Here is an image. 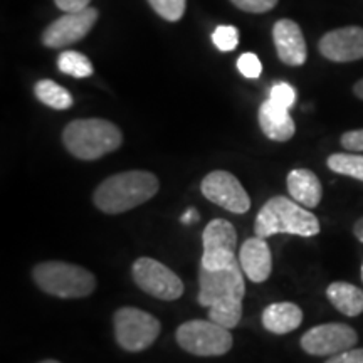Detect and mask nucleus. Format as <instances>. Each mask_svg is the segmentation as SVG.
I'll return each mask as SVG.
<instances>
[{
    "label": "nucleus",
    "instance_id": "nucleus-16",
    "mask_svg": "<svg viewBox=\"0 0 363 363\" xmlns=\"http://www.w3.org/2000/svg\"><path fill=\"white\" fill-rule=\"evenodd\" d=\"M259 126L267 138L272 142H288L294 136V125L288 108L281 106L272 99H266L259 108Z\"/></svg>",
    "mask_w": 363,
    "mask_h": 363
},
{
    "label": "nucleus",
    "instance_id": "nucleus-32",
    "mask_svg": "<svg viewBox=\"0 0 363 363\" xmlns=\"http://www.w3.org/2000/svg\"><path fill=\"white\" fill-rule=\"evenodd\" d=\"M353 234H355V238L360 240V242H363V217H360L355 222V225H353Z\"/></svg>",
    "mask_w": 363,
    "mask_h": 363
},
{
    "label": "nucleus",
    "instance_id": "nucleus-22",
    "mask_svg": "<svg viewBox=\"0 0 363 363\" xmlns=\"http://www.w3.org/2000/svg\"><path fill=\"white\" fill-rule=\"evenodd\" d=\"M328 169L335 174L352 177L363 182V155L357 153H333L328 157Z\"/></svg>",
    "mask_w": 363,
    "mask_h": 363
},
{
    "label": "nucleus",
    "instance_id": "nucleus-7",
    "mask_svg": "<svg viewBox=\"0 0 363 363\" xmlns=\"http://www.w3.org/2000/svg\"><path fill=\"white\" fill-rule=\"evenodd\" d=\"M116 342L126 352H143L155 343L162 325L155 316L138 308H120L113 318Z\"/></svg>",
    "mask_w": 363,
    "mask_h": 363
},
{
    "label": "nucleus",
    "instance_id": "nucleus-12",
    "mask_svg": "<svg viewBox=\"0 0 363 363\" xmlns=\"http://www.w3.org/2000/svg\"><path fill=\"white\" fill-rule=\"evenodd\" d=\"M201 190L207 201L217 203L233 214H246L251 207V199L242 184L225 170L211 172L202 180Z\"/></svg>",
    "mask_w": 363,
    "mask_h": 363
},
{
    "label": "nucleus",
    "instance_id": "nucleus-31",
    "mask_svg": "<svg viewBox=\"0 0 363 363\" xmlns=\"http://www.w3.org/2000/svg\"><path fill=\"white\" fill-rule=\"evenodd\" d=\"M182 224H185V225H189V224H192V222H197L199 220V212L195 211V208H189L187 212H185L184 216H182Z\"/></svg>",
    "mask_w": 363,
    "mask_h": 363
},
{
    "label": "nucleus",
    "instance_id": "nucleus-29",
    "mask_svg": "<svg viewBox=\"0 0 363 363\" xmlns=\"http://www.w3.org/2000/svg\"><path fill=\"white\" fill-rule=\"evenodd\" d=\"M325 363H363V348H350L330 357Z\"/></svg>",
    "mask_w": 363,
    "mask_h": 363
},
{
    "label": "nucleus",
    "instance_id": "nucleus-8",
    "mask_svg": "<svg viewBox=\"0 0 363 363\" xmlns=\"http://www.w3.org/2000/svg\"><path fill=\"white\" fill-rule=\"evenodd\" d=\"M136 286L163 301H175L184 294V283L174 271L152 257H138L131 267Z\"/></svg>",
    "mask_w": 363,
    "mask_h": 363
},
{
    "label": "nucleus",
    "instance_id": "nucleus-28",
    "mask_svg": "<svg viewBox=\"0 0 363 363\" xmlns=\"http://www.w3.org/2000/svg\"><path fill=\"white\" fill-rule=\"evenodd\" d=\"M340 143H342V147L345 150H348V152H363V128L343 133Z\"/></svg>",
    "mask_w": 363,
    "mask_h": 363
},
{
    "label": "nucleus",
    "instance_id": "nucleus-34",
    "mask_svg": "<svg viewBox=\"0 0 363 363\" xmlns=\"http://www.w3.org/2000/svg\"><path fill=\"white\" fill-rule=\"evenodd\" d=\"M39 363H59L56 360H44V362H39Z\"/></svg>",
    "mask_w": 363,
    "mask_h": 363
},
{
    "label": "nucleus",
    "instance_id": "nucleus-6",
    "mask_svg": "<svg viewBox=\"0 0 363 363\" xmlns=\"http://www.w3.org/2000/svg\"><path fill=\"white\" fill-rule=\"evenodd\" d=\"M177 343L192 355L220 357L233 348V335L212 320H192L179 326Z\"/></svg>",
    "mask_w": 363,
    "mask_h": 363
},
{
    "label": "nucleus",
    "instance_id": "nucleus-30",
    "mask_svg": "<svg viewBox=\"0 0 363 363\" xmlns=\"http://www.w3.org/2000/svg\"><path fill=\"white\" fill-rule=\"evenodd\" d=\"M62 12H79L89 7L91 0H54Z\"/></svg>",
    "mask_w": 363,
    "mask_h": 363
},
{
    "label": "nucleus",
    "instance_id": "nucleus-18",
    "mask_svg": "<svg viewBox=\"0 0 363 363\" xmlns=\"http://www.w3.org/2000/svg\"><path fill=\"white\" fill-rule=\"evenodd\" d=\"M303 311L294 303H272L262 311V325L267 331L276 335H286L301 325Z\"/></svg>",
    "mask_w": 363,
    "mask_h": 363
},
{
    "label": "nucleus",
    "instance_id": "nucleus-23",
    "mask_svg": "<svg viewBox=\"0 0 363 363\" xmlns=\"http://www.w3.org/2000/svg\"><path fill=\"white\" fill-rule=\"evenodd\" d=\"M148 4L155 13L169 22L180 21L187 7V0H148Z\"/></svg>",
    "mask_w": 363,
    "mask_h": 363
},
{
    "label": "nucleus",
    "instance_id": "nucleus-1",
    "mask_svg": "<svg viewBox=\"0 0 363 363\" xmlns=\"http://www.w3.org/2000/svg\"><path fill=\"white\" fill-rule=\"evenodd\" d=\"M158 192V179L145 170L108 177L94 192V206L104 214H121L142 206Z\"/></svg>",
    "mask_w": 363,
    "mask_h": 363
},
{
    "label": "nucleus",
    "instance_id": "nucleus-9",
    "mask_svg": "<svg viewBox=\"0 0 363 363\" xmlns=\"http://www.w3.org/2000/svg\"><path fill=\"white\" fill-rule=\"evenodd\" d=\"M203 254L201 267L216 271L233 266L235 259V246H238V233L235 227L225 219H214L207 224L202 234Z\"/></svg>",
    "mask_w": 363,
    "mask_h": 363
},
{
    "label": "nucleus",
    "instance_id": "nucleus-19",
    "mask_svg": "<svg viewBox=\"0 0 363 363\" xmlns=\"http://www.w3.org/2000/svg\"><path fill=\"white\" fill-rule=\"evenodd\" d=\"M331 305L345 316H358L363 313V291L345 281L331 283L326 289Z\"/></svg>",
    "mask_w": 363,
    "mask_h": 363
},
{
    "label": "nucleus",
    "instance_id": "nucleus-10",
    "mask_svg": "<svg viewBox=\"0 0 363 363\" xmlns=\"http://www.w3.org/2000/svg\"><path fill=\"white\" fill-rule=\"evenodd\" d=\"M99 17L98 9L88 7L79 12H66L52 24H49L43 33V44L51 49H62L79 43L91 33Z\"/></svg>",
    "mask_w": 363,
    "mask_h": 363
},
{
    "label": "nucleus",
    "instance_id": "nucleus-25",
    "mask_svg": "<svg viewBox=\"0 0 363 363\" xmlns=\"http://www.w3.org/2000/svg\"><path fill=\"white\" fill-rule=\"evenodd\" d=\"M238 69L240 74L244 76V78L256 79L261 76L262 65H261L259 57H257L254 52H244V54H240L238 59Z\"/></svg>",
    "mask_w": 363,
    "mask_h": 363
},
{
    "label": "nucleus",
    "instance_id": "nucleus-13",
    "mask_svg": "<svg viewBox=\"0 0 363 363\" xmlns=\"http://www.w3.org/2000/svg\"><path fill=\"white\" fill-rule=\"evenodd\" d=\"M321 56L333 62H352L363 59V27L348 26L330 30L318 44Z\"/></svg>",
    "mask_w": 363,
    "mask_h": 363
},
{
    "label": "nucleus",
    "instance_id": "nucleus-33",
    "mask_svg": "<svg viewBox=\"0 0 363 363\" xmlns=\"http://www.w3.org/2000/svg\"><path fill=\"white\" fill-rule=\"evenodd\" d=\"M353 93H355V96H357V98L363 99V79L357 81L355 86H353Z\"/></svg>",
    "mask_w": 363,
    "mask_h": 363
},
{
    "label": "nucleus",
    "instance_id": "nucleus-26",
    "mask_svg": "<svg viewBox=\"0 0 363 363\" xmlns=\"http://www.w3.org/2000/svg\"><path fill=\"white\" fill-rule=\"evenodd\" d=\"M269 99H272L274 103H278L281 106L288 108L289 110V108L294 104V101H296V91H294L291 84L278 83L271 88Z\"/></svg>",
    "mask_w": 363,
    "mask_h": 363
},
{
    "label": "nucleus",
    "instance_id": "nucleus-35",
    "mask_svg": "<svg viewBox=\"0 0 363 363\" xmlns=\"http://www.w3.org/2000/svg\"><path fill=\"white\" fill-rule=\"evenodd\" d=\"M362 281H363V264H362Z\"/></svg>",
    "mask_w": 363,
    "mask_h": 363
},
{
    "label": "nucleus",
    "instance_id": "nucleus-24",
    "mask_svg": "<svg viewBox=\"0 0 363 363\" xmlns=\"http://www.w3.org/2000/svg\"><path fill=\"white\" fill-rule=\"evenodd\" d=\"M212 43L222 52L234 51L239 45V30L235 26H219L212 33Z\"/></svg>",
    "mask_w": 363,
    "mask_h": 363
},
{
    "label": "nucleus",
    "instance_id": "nucleus-3",
    "mask_svg": "<svg viewBox=\"0 0 363 363\" xmlns=\"http://www.w3.org/2000/svg\"><path fill=\"white\" fill-rule=\"evenodd\" d=\"M62 142L67 152L79 160H98L120 148L123 135L111 121L88 118L71 121L62 131Z\"/></svg>",
    "mask_w": 363,
    "mask_h": 363
},
{
    "label": "nucleus",
    "instance_id": "nucleus-5",
    "mask_svg": "<svg viewBox=\"0 0 363 363\" xmlns=\"http://www.w3.org/2000/svg\"><path fill=\"white\" fill-rule=\"evenodd\" d=\"M244 272L239 261L224 269H206L201 267L199 272V303L206 308H217L233 305V303H242L244 293H246V283H244Z\"/></svg>",
    "mask_w": 363,
    "mask_h": 363
},
{
    "label": "nucleus",
    "instance_id": "nucleus-2",
    "mask_svg": "<svg viewBox=\"0 0 363 363\" xmlns=\"http://www.w3.org/2000/svg\"><path fill=\"white\" fill-rule=\"evenodd\" d=\"M254 233L262 239L274 234L313 238L320 234V222L315 214L299 206L296 201L276 195L262 206L254 222Z\"/></svg>",
    "mask_w": 363,
    "mask_h": 363
},
{
    "label": "nucleus",
    "instance_id": "nucleus-20",
    "mask_svg": "<svg viewBox=\"0 0 363 363\" xmlns=\"http://www.w3.org/2000/svg\"><path fill=\"white\" fill-rule=\"evenodd\" d=\"M34 94L40 103L52 110H67L72 106V96L66 88L52 79H40L34 86Z\"/></svg>",
    "mask_w": 363,
    "mask_h": 363
},
{
    "label": "nucleus",
    "instance_id": "nucleus-11",
    "mask_svg": "<svg viewBox=\"0 0 363 363\" xmlns=\"http://www.w3.org/2000/svg\"><path fill=\"white\" fill-rule=\"evenodd\" d=\"M358 342L357 331L343 323H325L313 326L301 338V348L315 357H333L350 350Z\"/></svg>",
    "mask_w": 363,
    "mask_h": 363
},
{
    "label": "nucleus",
    "instance_id": "nucleus-4",
    "mask_svg": "<svg viewBox=\"0 0 363 363\" xmlns=\"http://www.w3.org/2000/svg\"><path fill=\"white\" fill-rule=\"evenodd\" d=\"M33 276L44 293L57 298H84L96 289L93 272L65 261L40 262L34 267Z\"/></svg>",
    "mask_w": 363,
    "mask_h": 363
},
{
    "label": "nucleus",
    "instance_id": "nucleus-17",
    "mask_svg": "<svg viewBox=\"0 0 363 363\" xmlns=\"http://www.w3.org/2000/svg\"><path fill=\"white\" fill-rule=\"evenodd\" d=\"M288 190L293 201L308 208L316 207L321 202V189L320 179L308 169H294L288 175Z\"/></svg>",
    "mask_w": 363,
    "mask_h": 363
},
{
    "label": "nucleus",
    "instance_id": "nucleus-27",
    "mask_svg": "<svg viewBox=\"0 0 363 363\" xmlns=\"http://www.w3.org/2000/svg\"><path fill=\"white\" fill-rule=\"evenodd\" d=\"M235 7L249 13H264L278 6L279 0H230Z\"/></svg>",
    "mask_w": 363,
    "mask_h": 363
},
{
    "label": "nucleus",
    "instance_id": "nucleus-15",
    "mask_svg": "<svg viewBox=\"0 0 363 363\" xmlns=\"http://www.w3.org/2000/svg\"><path fill=\"white\" fill-rule=\"evenodd\" d=\"M239 264L252 283H262L272 271L271 249L262 238H251L240 246Z\"/></svg>",
    "mask_w": 363,
    "mask_h": 363
},
{
    "label": "nucleus",
    "instance_id": "nucleus-14",
    "mask_svg": "<svg viewBox=\"0 0 363 363\" xmlns=\"http://www.w3.org/2000/svg\"><path fill=\"white\" fill-rule=\"evenodd\" d=\"M272 40L276 52L284 65L298 67L303 66L308 59L306 40L301 27L291 19H281L272 27Z\"/></svg>",
    "mask_w": 363,
    "mask_h": 363
},
{
    "label": "nucleus",
    "instance_id": "nucleus-21",
    "mask_svg": "<svg viewBox=\"0 0 363 363\" xmlns=\"http://www.w3.org/2000/svg\"><path fill=\"white\" fill-rule=\"evenodd\" d=\"M57 67L59 71L65 72V74L78 79L89 78L94 72L93 62L89 61L88 56H84L83 52L78 51H65L59 54Z\"/></svg>",
    "mask_w": 363,
    "mask_h": 363
}]
</instances>
